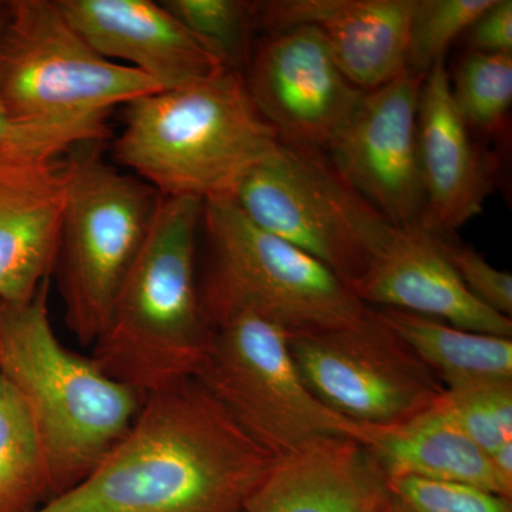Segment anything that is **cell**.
<instances>
[{"instance_id":"1","label":"cell","mask_w":512,"mask_h":512,"mask_svg":"<svg viewBox=\"0 0 512 512\" xmlns=\"http://www.w3.org/2000/svg\"><path fill=\"white\" fill-rule=\"evenodd\" d=\"M275 461L191 377L144 396L123 439L35 512H244Z\"/></svg>"},{"instance_id":"2","label":"cell","mask_w":512,"mask_h":512,"mask_svg":"<svg viewBox=\"0 0 512 512\" xmlns=\"http://www.w3.org/2000/svg\"><path fill=\"white\" fill-rule=\"evenodd\" d=\"M204 201L160 197L153 222L93 343L96 365L141 397L197 376L212 328L195 281Z\"/></svg>"},{"instance_id":"3","label":"cell","mask_w":512,"mask_h":512,"mask_svg":"<svg viewBox=\"0 0 512 512\" xmlns=\"http://www.w3.org/2000/svg\"><path fill=\"white\" fill-rule=\"evenodd\" d=\"M237 70L158 90L124 106L114 158L163 198L232 197L278 147Z\"/></svg>"},{"instance_id":"4","label":"cell","mask_w":512,"mask_h":512,"mask_svg":"<svg viewBox=\"0 0 512 512\" xmlns=\"http://www.w3.org/2000/svg\"><path fill=\"white\" fill-rule=\"evenodd\" d=\"M49 286L28 302H0V375L32 414L55 498L123 439L143 397L60 342L50 322Z\"/></svg>"},{"instance_id":"5","label":"cell","mask_w":512,"mask_h":512,"mask_svg":"<svg viewBox=\"0 0 512 512\" xmlns=\"http://www.w3.org/2000/svg\"><path fill=\"white\" fill-rule=\"evenodd\" d=\"M161 89L104 59L57 0H9L0 26V99L10 128L42 131L74 146L103 143L110 111Z\"/></svg>"},{"instance_id":"6","label":"cell","mask_w":512,"mask_h":512,"mask_svg":"<svg viewBox=\"0 0 512 512\" xmlns=\"http://www.w3.org/2000/svg\"><path fill=\"white\" fill-rule=\"evenodd\" d=\"M211 265L200 292L210 325L247 311L289 333L359 328L373 312L318 259L249 220L231 197L204 201Z\"/></svg>"},{"instance_id":"7","label":"cell","mask_w":512,"mask_h":512,"mask_svg":"<svg viewBox=\"0 0 512 512\" xmlns=\"http://www.w3.org/2000/svg\"><path fill=\"white\" fill-rule=\"evenodd\" d=\"M211 328V345L195 379L272 456L330 437L363 444L366 426L330 410L303 382L282 326L239 311Z\"/></svg>"},{"instance_id":"8","label":"cell","mask_w":512,"mask_h":512,"mask_svg":"<svg viewBox=\"0 0 512 512\" xmlns=\"http://www.w3.org/2000/svg\"><path fill=\"white\" fill-rule=\"evenodd\" d=\"M100 143L73 150L56 268L67 329L82 345L100 335L147 237L160 195L104 163Z\"/></svg>"},{"instance_id":"9","label":"cell","mask_w":512,"mask_h":512,"mask_svg":"<svg viewBox=\"0 0 512 512\" xmlns=\"http://www.w3.org/2000/svg\"><path fill=\"white\" fill-rule=\"evenodd\" d=\"M231 198L258 227L318 259L349 286L397 229L328 154L282 141Z\"/></svg>"},{"instance_id":"10","label":"cell","mask_w":512,"mask_h":512,"mask_svg":"<svg viewBox=\"0 0 512 512\" xmlns=\"http://www.w3.org/2000/svg\"><path fill=\"white\" fill-rule=\"evenodd\" d=\"M289 348L303 382L320 402L363 426L413 419L446 392L439 377L375 313L359 328L292 333Z\"/></svg>"},{"instance_id":"11","label":"cell","mask_w":512,"mask_h":512,"mask_svg":"<svg viewBox=\"0 0 512 512\" xmlns=\"http://www.w3.org/2000/svg\"><path fill=\"white\" fill-rule=\"evenodd\" d=\"M74 148L19 128L0 144V302L30 301L55 271Z\"/></svg>"},{"instance_id":"12","label":"cell","mask_w":512,"mask_h":512,"mask_svg":"<svg viewBox=\"0 0 512 512\" xmlns=\"http://www.w3.org/2000/svg\"><path fill=\"white\" fill-rule=\"evenodd\" d=\"M245 69L249 96L279 140L323 153L366 93L346 79L322 33L312 26L265 33Z\"/></svg>"},{"instance_id":"13","label":"cell","mask_w":512,"mask_h":512,"mask_svg":"<svg viewBox=\"0 0 512 512\" xmlns=\"http://www.w3.org/2000/svg\"><path fill=\"white\" fill-rule=\"evenodd\" d=\"M423 74L404 70L366 92L352 119L329 147L336 170L397 229L423 227L417 114Z\"/></svg>"},{"instance_id":"14","label":"cell","mask_w":512,"mask_h":512,"mask_svg":"<svg viewBox=\"0 0 512 512\" xmlns=\"http://www.w3.org/2000/svg\"><path fill=\"white\" fill-rule=\"evenodd\" d=\"M57 2L73 28L100 56L143 73L163 90L208 79L228 69L161 2Z\"/></svg>"},{"instance_id":"15","label":"cell","mask_w":512,"mask_h":512,"mask_svg":"<svg viewBox=\"0 0 512 512\" xmlns=\"http://www.w3.org/2000/svg\"><path fill=\"white\" fill-rule=\"evenodd\" d=\"M416 0H268L255 2L256 30L312 26L353 86L372 92L407 69Z\"/></svg>"},{"instance_id":"16","label":"cell","mask_w":512,"mask_h":512,"mask_svg":"<svg viewBox=\"0 0 512 512\" xmlns=\"http://www.w3.org/2000/svg\"><path fill=\"white\" fill-rule=\"evenodd\" d=\"M350 289L365 305L375 303L471 332L512 338L511 318L471 295L424 227L396 229Z\"/></svg>"},{"instance_id":"17","label":"cell","mask_w":512,"mask_h":512,"mask_svg":"<svg viewBox=\"0 0 512 512\" xmlns=\"http://www.w3.org/2000/svg\"><path fill=\"white\" fill-rule=\"evenodd\" d=\"M446 59L424 77L417 114V141L426 215L423 227L450 234L483 211L491 174L474 146L470 128L451 94Z\"/></svg>"},{"instance_id":"18","label":"cell","mask_w":512,"mask_h":512,"mask_svg":"<svg viewBox=\"0 0 512 512\" xmlns=\"http://www.w3.org/2000/svg\"><path fill=\"white\" fill-rule=\"evenodd\" d=\"M387 483L365 444L330 437L276 458L244 512H386Z\"/></svg>"},{"instance_id":"19","label":"cell","mask_w":512,"mask_h":512,"mask_svg":"<svg viewBox=\"0 0 512 512\" xmlns=\"http://www.w3.org/2000/svg\"><path fill=\"white\" fill-rule=\"evenodd\" d=\"M363 444L387 478L416 477L471 485L505 495L490 458L473 443L441 407L393 426H366ZM508 498V497H507Z\"/></svg>"},{"instance_id":"20","label":"cell","mask_w":512,"mask_h":512,"mask_svg":"<svg viewBox=\"0 0 512 512\" xmlns=\"http://www.w3.org/2000/svg\"><path fill=\"white\" fill-rule=\"evenodd\" d=\"M376 319L393 333L447 392L512 383V339L456 328L440 320L383 308Z\"/></svg>"},{"instance_id":"21","label":"cell","mask_w":512,"mask_h":512,"mask_svg":"<svg viewBox=\"0 0 512 512\" xmlns=\"http://www.w3.org/2000/svg\"><path fill=\"white\" fill-rule=\"evenodd\" d=\"M52 498L32 414L18 390L0 375V512H35Z\"/></svg>"},{"instance_id":"22","label":"cell","mask_w":512,"mask_h":512,"mask_svg":"<svg viewBox=\"0 0 512 512\" xmlns=\"http://www.w3.org/2000/svg\"><path fill=\"white\" fill-rule=\"evenodd\" d=\"M450 82L454 104L470 131L501 133L512 104V53L468 52Z\"/></svg>"},{"instance_id":"23","label":"cell","mask_w":512,"mask_h":512,"mask_svg":"<svg viewBox=\"0 0 512 512\" xmlns=\"http://www.w3.org/2000/svg\"><path fill=\"white\" fill-rule=\"evenodd\" d=\"M185 29L215 53L229 70L242 72L252 52L255 2L161 0Z\"/></svg>"},{"instance_id":"24","label":"cell","mask_w":512,"mask_h":512,"mask_svg":"<svg viewBox=\"0 0 512 512\" xmlns=\"http://www.w3.org/2000/svg\"><path fill=\"white\" fill-rule=\"evenodd\" d=\"M495 0H416L410 23L407 70L426 76L446 59L451 43L467 33Z\"/></svg>"},{"instance_id":"25","label":"cell","mask_w":512,"mask_h":512,"mask_svg":"<svg viewBox=\"0 0 512 512\" xmlns=\"http://www.w3.org/2000/svg\"><path fill=\"white\" fill-rule=\"evenodd\" d=\"M440 404L487 456L512 441V383L446 390Z\"/></svg>"},{"instance_id":"26","label":"cell","mask_w":512,"mask_h":512,"mask_svg":"<svg viewBox=\"0 0 512 512\" xmlns=\"http://www.w3.org/2000/svg\"><path fill=\"white\" fill-rule=\"evenodd\" d=\"M386 512H512L511 498L471 485L392 477Z\"/></svg>"},{"instance_id":"27","label":"cell","mask_w":512,"mask_h":512,"mask_svg":"<svg viewBox=\"0 0 512 512\" xmlns=\"http://www.w3.org/2000/svg\"><path fill=\"white\" fill-rule=\"evenodd\" d=\"M431 234L436 238L441 251L446 255L448 262L471 295L491 311L511 318L512 275L510 272L494 268L470 245L451 241L447 234H436V232Z\"/></svg>"},{"instance_id":"28","label":"cell","mask_w":512,"mask_h":512,"mask_svg":"<svg viewBox=\"0 0 512 512\" xmlns=\"http://www.w3.org/2000/svg\"><path fill=\"white\" fill-rule=\"evenodd\" d=\"M468 52L512 53V2L495 0L467 30Z\"/></svg>"},{"instance_id":"29","label":"cell","mask_w":512,"mask_h":512,"mask_svg":"<svg viewBox=\"0 0 512 512\" xmlns=\"http://www.w3.org/2000/svg\"><path fill=\"white\" fill-rule=\"evenodd\" d=\"M491 468H493L498 483L503 487L505 495L512 497V441H507L503 446L494 450L488 456Z\"/></svg>"},{"instance_id":"30","label":"cell","mask_w":512,"mask_h":512,"mask_svg":"<svg viewBox=\"0 0 512 512\" xmlns=\"http://www.w3.org/2000/svg\"><path fill=\"white\" fill-rule=\"evenodd\" d=\"M3 13H5V2H0V26L3 22ZM10 133V124L8 117H6L5 110H3L2 99H0V144L6 140Z\"/></svg>"}]
</instances>
